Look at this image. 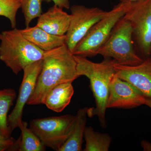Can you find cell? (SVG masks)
I'll return each instance as SVG.
<instances>
[{
    "instance_id": "cell-1",
    "label": "cell",
    "mask_w": 151,
    "mask_h": 151,
    "mask_svg": "<svg viewBox=\"0 0 151 151\" xmlns=\"http://www.w3.org/2000/svg\"><path fill=\"white\" fill-rule=\"evenodd\" d=\"M42 66L35 89L27 104H42L47 92L58 84L73 82L79 77L74 55L65 44L45 51Z\"/></svg>"
},
{
    "instance_id": "cell-2",
    "label": "cell",
    "mask_w": 151,
    "mask_h": 151,
    "mask_svg": "<svg viewBox=\"0 0 151 151\" xmlns=\"http://www.w3.org/2000/svg\"><path fill=\"white\" fill-rule=\"evenodd\" d=\"M76 60L78 76H84L89 78L90 86L95 99L94 108H89L88 116H97L101 127H107L105 118L107 103L109 94L110 84L113 76L116 74L114 60L109 58L100 63H94L86 58L74 55Z\"/></svg>"
},
{
    "instance_id": "cell-3",
    "label": "cell",
    "mask_w": 151,
    "mask_h": 151,
    "mask_svg": "<svg viewBox=\"0 0 151 151\" xmlns=\"http://www.w3.org/2000/svg\"><path fill=\"white\" fill-rule=\"evenodd\" d=\"M0 41V60L16 75L43 58L45 51L27 39L17 28L2 32Z\"/></svg>"
},
{
    "instance_id": "cell-4",
    "label": "cell",
    "mask_w": 151,
    "mask_h": 151,
    "mask_svg": "<svg viewBox=\"0 0 151 151\" xmlns=\"http://www.w3.org/2000/svg\"><path fill=\"white\" fill-rule=\"evenodd\" d=\"M97 55L112 58L123 65H138L144 60L135 51L132 26L124 17L116 24Z\"/></svg>"
},
{
    "instance_id": "cell-5",
    "label": "cell",
    "mask_w": 151,
    "mask_h": 151,
    "mask_svg": "<svg viewBox=\"0 0 151 151\" xmlns=\"http://www.w3.org/2000/svg\"><path fill=\"white\" fill-rule=\"evenodd\" d=\"M130 3L121 2L97 22L76 46L72 53L82 57L97 55L100 49L110 36L116 24L124 17Z\"/></svg>"
},
{
    "instance_id": "cell-6",
    "label": "cell",
    "mask_w": 151,
    "mask_h": 151,
    "mask_svg": "<svg viewBox=\"0 0 151 151\" xmlns=\"http://www.w3.org/2000/svg\"><path fill=\"white\" fill-rule=\"evenodd\" d=\"M75 120V116L69 114L34 119L29 128L46 147L59 151L70 137Z\"/></svg>"
},
{
    "instance_id": "cell-7",
    "label": "cell",
    "mask_w": 151,
    "mask_h": 151,
    "mask_svg": "<svg viewBox=\"0 0 151 151\" xmlns=\"http://www.w3.org/2000/svg\"><path fill=\"white\" fill-rule=\"evenodd\" d=\"M124 17L132 25L133 39L141 54L145 59L150 57L151 0H139L130 3Z\"/></svg>"
},
{
    "instance_id": "cell-8",
    "label": "cell",
    "mask_w": 151,
    "mask_h": 151,
    "mask_svg": "<svg viewBox=\"0 0 151 151\" xmlns=\"http://www.w3.org/2000/svg\"><path fill=\"white\" fill-rule=\"evenodd\" d=\"M71 19L65 34V44L72 52L76 46L107 12L98 7L88 8L74 5L70 7Z\"/></svg>"
},
{
    "instance_id": "cell-9",
    "label": "cell",
    "mask_w": 151,
    "mask_h": 151,
    "mask_svg": "<svg viewBox=\"0 0 151 151\" xmlns=\"http://www.w3.org/2000/svg\"><path fill=\"white\" fill-rule=\"evenodd\" d=\"M42 66V60L28 65L23 69L24 75L16 104L8 117V126L12 134L14 130L19 128L22 122L24 108L35 89L38 76Z\"/></svg>"
},
{
    "instance_id": "cell-10",
    "label": "cell",
    "mask_w": 151,
    "mask_h": 151,
    "mask_svg": "<svg viewBox=\"0 0 151 151\" xmlns=\"http://www.w3.org/2000/svg\"><path fill=\"white\" fill-rule=\"evenodd\" d=\"M145 97L129 82L113 76L110 84L107 109H131L145 105Z\"/></svg>"
},
{
    "instance_id": "cell-11",
    "label": "cell",
    "mask_w": 151,
    "mask_h": 151,
    "mask_svg": "<svg viewBox=\"0 0 151 151\" xmlns=\"http://www.w3.org/2000/svg\"><path fill=\"white\" fill-rule=\"evenodd\" d=\"M114 68L118 77L129 82L145 97L151 98V57L135 65L116 62Z\"/></svg>"
},
{
    "instance_id": "cell-12",
    "label": "cell",
    "mask_w": 151,
    "mask_h": 151,
    "mask_svg": "<svg viewBox=\"0 0 151 151\" xmlns=\"http://www.w3.org/2000/svg\"><path fill=\"white\" fill-rule=\"evenodd\" d=\"M71 15L54 5L38 19L36 26L53 35H65L68 30Z\"/></svg>"
},
{
    "instance_id": "cell-13",
    "label": "cell",
    "mask_w": 151,
    "mask_h": 151,
    "mask_svg": "<svg viewBox=\"0 0 151 151\" xmlns=\"http://www.w3.org/2000/svg\"><path fill=\"white\" fill-rule=\"evenodd\" d=\"M22 35L42 50L48 51L65 44L66 36L53 35L37 26L20 29Z\"/></svg>"
},
{
    "instance_id": "cell-14",
    "label": "cell",
    "mask_w": 151,
    "mask_h": 151,
    "mask_svg": "<svg viewBox=\"0 0 151 151\" xmlns=\"http://www.w3.org/2000/svg\"><path fill=\"white\" fill-rule=\"evenodd\" d=\"M73 94L72 82L62 83L52 87L47 92L42 104L52 111L60 113L69 105Z\"/></svg>"
},
{
    "instance_id": "cell-15",
    "label": "cell",
    "mask_w": 151,
    "mask_h": 151,
    "mask_svg": "<svg viewBox=\"0 0 151 151\" xmlns=\"http://www.w3.org/2000/svg\"><path fill=\"white\" fill-rule=\"evenodd\" d=\"M88 109L89 108L87 107H84L80 108L77 111L75 116L73 131L59 151H82L83 139L86 127Z\"/></svg>"
},
{
    "instance_id": "cell-16",
    "label": "cell",
    "mask_w": 151,
    "mask_h": 151,
    "mask_svg": "<svg viewBox=\"0 0 151 151\" xmlns=\"http://www.w3.org/2000/svg\"><path fill=\"white\" fill-rule=\"evenodd\" d=\"M84 138L86 142L84 151H108L112 142L108 133L96 132L91 126L85 128Z\"/></svg>"
},
{
    "instance_id": "cell-17",
    "label": "cell",
    "mask_w": 151,
    "mask_h": 151,
    "mask_svg": "<svg viewBox=\"0 0 151 151\" xmlns=\"http://www.w3.org/2000/svg\"><path fill=\"white\" fill-rule=\"evenodd\" d=\"M19 128L21 135L18 139V151H44L46 147L30 128L27 123L22 121Z\"/></svg>"
},
{
    "instance_id": "cell-18",
    "label": "cell",
    "mask_w": 151,
    "mask_h": 151,
    "mask_svg": "<svg viewBox=\"0 0 151 151\" xmlns=\"http://www.w3.org/2000/svg\"><path fill=\"white\" fill-rule=\"evenodd\" d=\"M16 97V93L14 89L0 90V135L5 137H11L8 126V113Z\"/></svg>"
},
{
    "instance_id": "cell-19",
    "label": "cell",
    "mask_w": 151,
    "mask_h": 151,
    "mask_svg": "<svg viewBox=\"0 0 151 151\" xmlns=\"http://www.w3.org/2000/svg\"><path fill=\"white\" fill-rule=\"evenodd\" d=\"M42 0H21V8L24 14L26 27L42 14Z\"/></svg>"
},
{
    "instance_id": "cell-20",
    "label": "cell",
    "mask_w": 151,
    "mask_h": 151,
    "mask_svg": "<svg viewBox=\"0 0 151 151\" xmlns=\"http://www.w3.org/2000/svg\"><path fill=\"white\" fill-rule=\"evenodd\" d=\"M21 5V0H0V16L8 19L12 29L16 28L17 15Z\"/></svg>"
},
{
    "instance_id": "cell-21",
    "label": "cell",
    "mask_w": 151,
    "mask_h": 151,
    "mask_svg": "<svg viewBox=\"0 0 151 151\" xmlns=\"http://www.w3.org/2000/svg\"><path fill=\"white\" fill-rule=\"evenodd\" d=\"M18 151L17 140L0 135V151Z\"/></svg>"
},
{
    "instance_id": "cell-22",
    "label": "cell",
    "mask_w": 151,
    "mask_h": 151,
    "mask_svg": "<svg viewBox=\"0 0 151 151\" xmlns=\"http://www.w3.org/2000/svg\"><path fill=\"white\" fill-rule=\"evenodd\" d=\"M47 2L52 1L55 5L60 8L69 9L70 8L69 0H45Z\"/></svg>"
},
{
    "instance_id": "cell-23",
    "label": "cell",
    "mask_w": 151,
    "mask_h": 151,
    "mask_svg": "<svg viewBox=\"0 0 151 151\" xmlns=\"http://www.w3.org/2000/svg\"><path fill=\"white\" fill-rule=\"evenodd\" d=\"M141 146L145 151H151V143L146 140H143L141 142Z\"/></svg>"
},
{
    "instance_id": "cell-24",
    "label": "cell",
    "mask_w": 151,
    "mask_h": 151,
    "mask_svg": "<svg viewBox=\"0 0 151 151\" xmlns=\"http://www.w3.org/2000/svg\"><path fill=\"white\" fill-rule=\"evenodd\" d=\"M145 105H147L151 109V98H146Z\"/></svg>"
},
{
    "instance_id": "cell-25",
    "label": "cell",
    "mask_w": 151,
    "mask_h": 151,
    "mask_svg": "<svg viewBox=\"0 0 151 151\" xmlns=\"http://www.w3.org/2000/svg\"><path fill=\"white\" fill-rule=\"evenodd\" d=\"M121 2L132 3L137 1L139 0H120Z\"/></svg>"
},
{
    "instance_id": "cell-26",
    "label": "cell",
    "mask_w": 151,
    "mask_h": 151,
    "mask_svg": "<svg viewBox=\"0 0 151 151\" xmlns=\"http://www.w3.org/2000/svg\"><path fill=\"white\" fill-rule=\"evenodd\" d=\"M1 32H0V37H1Z\"/></svg>"
}]
</instances>
